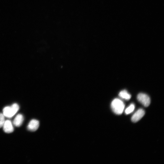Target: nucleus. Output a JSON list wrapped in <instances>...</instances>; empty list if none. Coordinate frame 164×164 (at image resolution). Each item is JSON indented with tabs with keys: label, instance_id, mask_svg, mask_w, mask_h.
<instances>
[{
	"label": "nucleus",
	"instance_id": "1",
	"mask_svg": "<svg viewBox=\"0 0 164 164\" xmlns=\"http://www.w3.org/2000/svg\"><path fill=\"white\" fill-rule=\"evenodd\" d=\"M125 104L120 99L115 98L112 101L111 107L114 113L117 114H121L125 108Z\"/></svg>",
	"mask_w": 164,
	"mask_h": 164
},
{
	"label": "nucleus",
	"instance_id": "2",
	"mask_svg": "<svg viewBox=\"0 0 164 164\" xmlns=\"http://www.w3.org/2000/svg\"><path fill=\"white\" fill-rule=\"evenodd\" d=\"M19 109L18 105L16 103L14 104L11 106L5 107L3 110V114L6 117L11 118L16 114Z\"/></svg>",
	"mask_w": 164,
	"mask_h": 164
},
{
	"label": "nucleus",
	"instance_id": "3",
	"mask_svg": "<svg viewBox=\"0 0 164 164\" xmlns=\"http://www.w3.org/2000/svg\"><path fill=\"white\" fill-rule=\"evenodd\" d=\"M138 101L145 107H148L150 103V99L149 97L146 94L140 93L137 96Z\"/></svg>",
	"mask_w": 164,
	"mask_h": 164
},
{
	"label": "nucleus",
	"instance_id": "4",
	"mask_svg": "<svg viewBox=\"0 0 164 164\" xmlns=\"http://www.w3.org/2000/svg\"><path fill=\"white\" fill-rule=\"evenodd\" d=\"M145 112L142 109H139L132 115L131 118L132 121L136 122L139 120L144 115Z\"/></svg>",
	"mask_w": 164,
	"mask_h": 164
},
{
	"label": "nucleus",
	"instance_id": "5",
	"mask_svg": "<svg viewBox=\"0 0 164 164\" xmlns=\"http://www.w3.org/2000/svg\"><path fill=\"white\" fill-rule=\"evenodd\" d=\"M39 126V122L37 120L32 119L29 122L27 126L28 129L32 132L36 131Z\"/></svg>",
	"mask_w": 164,
	"mask_h": 164
},
{
	"label": "nucleus",
	"instance_id": "6",
	"mask_svg": "<svg viewBox=\"0 0 164 164\" xmlns=\"http://www.w3.org/2000/svg\"><path fill=\"white\" fill-rule=\"evenodd\" d=\"M4 131L7 133H11L14 131V128L11 121L9 120L5 121L3 126Z\"/></svg>",
	"mask_w": 164,
	"mask_h": 164
},
{
	"label": "nucleus",
	"instance_id": "7",
	"mask_svg": "<svg viewBox=\"0 0 164 164\" xmlns=\"http://www.w3.org/2000/svg\"><path fill=\"white\" fill-rule=\"evenodd\" d=\"M23 119L24 118L22 115L21 114H19L17 115L14 118L13 121V124L15 126L19 127L22 123Z\"/></svg>",
	"mask_w": 164,
	"mask_h": 164
},
{
	"label": "nucleus",
	"instance_id": "8",
	"mask_svg": "<svg viewBox=\"0 0 164 164\" xmlns=\"http://www.w3.org/2000/svg\"><path fill=\"white\" fill-rule=\"evenodd\" d=\"M119 96L126 100H129L131 98V95L126 90H123L119 94Z\"/></svg>",
	"mask_w": 164,
	"mask_h": 164
},
{
	"label": "nucleus",
	"instance_id": "9",
	"mask_svg": "<svg viewBox=\"0 0 164 164\" xmlns=\"http://www.w3.org/2000/svg\"><path fill=\"white\" fill-rule=\"evenodd\" d=\"M135 109V105L133 104H131L125 110L126 114H129L132 112Z\"/></svg>",
	"mask_w": 164,
	"mask_h": 164
},
{
	"label": "nucleus",
	"instance_id": "10",
	"mask_svg": "<svg viewBox=\"0 0 164 164\" xmlns=\"http://www.w3.org/2000/svg\"><path fill=\"white\" fill-rule=\"evenodd\" d=\"M5 121V116L3 114L0 113V128L3 126Z\"/></svg>",
	"mask_w": 164,
	"mask_h": 164
}]
</instances>
